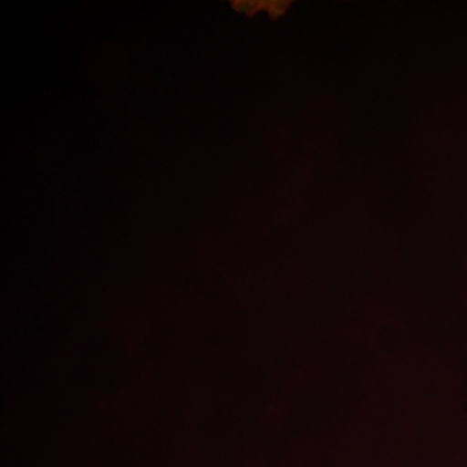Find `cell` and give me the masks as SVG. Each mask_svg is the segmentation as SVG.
<instances>
[{"mask_svg":"<svg viewBox=\"0 0 467 467\" xmlns=\"http://www.w3.org/2000/svg\"><path fill=\"white\" fill-rule=\"evenodd\" d=\"M235 7L242 9V11H247L252 14L254 11H257V9H267L269 12H275V14H279V12L284 11L285 7H287V3L285 2H236Z\"/></svg>","mask_w":467,"mask_h":467,"instance_id":"1","label":"cell"}]
</instances>
